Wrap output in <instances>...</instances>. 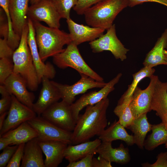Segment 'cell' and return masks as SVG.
<instances>
[{"mask_svg": "<svg viewBox=\"0 0 167 167\" xmlns=\"http://www.w3.org/2000/svg\"><path fill=\"white\" fill-rule=\"evenodd\" d=\"M109 104L108 97L93 105H89L83 114L79 115L71 135L72 144L89 141L99 136L107 125L106 112Z\"/></svg>", "mask_w": 167, "mask_h": 167, "instance_id": "1", "label": "cell"}, {"mask_svg": "<svg viewBox=\"0 0 167 167\" xmlns=\"http://www.w3.org/2000/svg\"><path fill=\"white\" fill-rule=\"evenodd\" d=\"M33 22L39 54L43 62L62 52L64 46L72 42L70 34L59 28L46 27L39 22Z\"/></svg>", "mask_w": 167, "mask_h": 167, "instance_id": "2", "label": "cell"}, {"mask_svg": "<svg viewBox=\"0 0 167 167\" xmlns=\"http://www.w3.org/2000/svg\"><path fill=\"white\" fill-rule=\"evenodd\" d=\"M28 27L27 24L23 29L18 48L14 51L12 60L13 73L19 74L30 90L36 91L39 83L37 71L27 42Z\"/></svg>", "mask_w": 167, "mask_h": 167, "instance_id": "3", "label": "cell"}, {"mask_svg": "<svg viewBox=\"0 0 167 167\" xmlns=\"http://www.w3.org/2000/svg\"><path fill=\"white\" fill-rule=\"evenodd\" d=\"M127 6L128 0H103L86 11L85 22L91 27L107 30L113 24L117 15Z\"/></svg>", "mask_w": 167, "mask_h": 167, "instance_id": "4", "label": "cell"}, {"mask_svg": "<svg viewBox=\"0 0 167 167\" xmlns=\"http://www.w3.org/2000/svg\"><path fill=\"white\" fill-rule=\"evenodd\" d=\"M54 63L61 69L71 67L79 74H84L95 80L104 82V79L86 63L81 55L77 45L71 42L61 52L53 57Z\"/></svg>", "mask_w": 167, "mask_h": 167, "instance_id": "5", "label": "cell"}, {"mask_svg": "<svg viewBox=\"0 0 167 167\" xmlns=\"http://www.w3.org/2000/svg\"><path fill=\"white\" fill-rule=\"evenodd\" d=\"M106 30L105 34L89 42L92 52L98 53L108 51L111 53L115 59L122 61L126 60L129 49L125 47L118 38L115 25L113 24Z\"/></svg>", "mask_w": 167, "mask_h": 167, "instance_id": "6", "label": "cell"}, {"mask_svg": "<svg viewBox=\"0 0 167 167\" xmlns=\"http://www.w3.org/2000/svg\"><path fill=\"white\" fill-rule=\"evenodd\" d=\"M36 131L39 140H57L72 144V132L68 131L57 126L37 116L27 121Z\"/></svg>", "mask_w": 167, "mask_h": 167, "instance_id": "7", "label": "cell"}, {"mask_svg": "<svg viewBox=\"0 0 167 167\" xmlns=\"http://www.w3.org/2000/svg\"><path fill=\"white\" fill-rule=\"evenodd\" d=\"M80 79L74 84L69 85L63 84L52 81L58 89L62 100L71 105L75 100V97L84 93L88 90L94 88H102L107 83L96 81L83 74H80Z\"/></svg>", "mask_w": 167, "mask_h": 167, "instance_id": "8", "label": "cell"}, {"mask_svg": "<svg viewBox=\"0 0 167 167\" xmlns=\"http://www.w3.org/2000/svg\"><path fill=\"white\" fill-rule=\"evenodd\" d=\"M40 116L57 126L68 131L72 132L76 125L71 105L62 100L51 105Z\"/></svg>", "mask_w": 167, "mask_h": 167, "instance_id": "9", "label": "cell"}, {"mask_svg": "<svg viewBox=\"0 0 167 167\" xmlns=\"http://www.w3.org/2000/svg\"><path fill=\"white\" fill-rule=\"evenodd\" d=\"M122 75L121 73L118 74L100 90L84 94L71 105L72 116L76 124L79 118L80 111L88 105H94L107 97L109 94L114 89V86L118 82Z\"/></svg>", "mask_w": 167, "mask_h": 167, "instance_id": "10", "label": "cell"}, {"mask_svg": "<svg viewBox=\"0 0 167 167\" xmlns=\"http://www.w3.org/2000/svg\"><path fill=\"white\" fill-rule=\"evenodd\" d=\"M36 115L32 109L21 103L11 95V105L2 128L0 130V137L22 123L35 118Z\"/></svg>", "mask_w": 167, "mask_h": 167, "instance_id": "11", "label": "cell"}, {"mask_svg": "<svg viewBox=\"0 0 167 167\" xmlns=\"http://www.w3.org/2000/svg\"><path fill=\"white\" fill-rule=\"evenodd\" d=\"M149 78L150 83L147 88L142 90L137 86L132 94L129 107L135 118L151 111V102L155 85L159 78L153 75Z\"/></svg>", "mask_w": 167, "mask_h": 167, "instance_id": "12", "label": "cell"}, {"mask_svg": "<svg viewBox=\"0 0 167 167\" xmlns=\"http://www.w3.org/2000/svg\"><path fill=\"white\" fill-rule=\"evenodd\" d=\"M28 32L27 42L30 49L40 84L42 78L46 77L52 79L55 76L56 71L53 65L49 62L45 63L41 59L36 41L35 31L32 21L28 18Z\"/></svg>", "mask_w": 167, "mask_h": 167, "instance_id": "13", "label": "cell"}, {"mask_svg": "<svg viewBox=\"0 0 167 167\" xmlns=\"http://www.w3.org/2000/svg\"><path fill=\"white\" fill-rule=\"evenodd\" d=\"M27 16L32 21H43L50 27H60L61 18L49 0H41L31 5Z\"/></svg>", "mask_w": 167, "mask_h": 167, "instance_id": "14", "label": "cell"}, {"mask_svg": "<svg viewBox=\"0 0 167 167\" xmlns=\"http://www.w3.org/2000/svg\"><path fill=\"white\" fill-rule=\"evenodd\" d=\"M41 82L42 87L38 99L32 107V109L37 116H40L47 109L61 99L59 92L52 81L44 76Z\"/></svg>", "mask_w": 167, "mask_h": 167, "instance_id": "15", "label": "cell"}, {"mask_svg": "<svg viewBox=\"0 0 167 167\" xmlns=\"http://www.w3.org/2000/svg\"><path fill=\"white\" fill-rule=\"evenodd\" d=\"M8 92L21 103L32 109L35 96L27 89L26 83L19 74L13 73L3 84Z\"/></svg>", "mask_w": 167, "mask_h": 167, "instance_id": "16", "label": "cell"}, {"mask_svg": "<svg viewBox=\"0 0 167 167\" xmlns=\"http://www.w3.org/2000/svg\"><path fill=\"white\" fill-rule=\"evenodd\" d=\"M66 22L72 42L77 45L86 42H90L97 39L104 33V29L77 23L71 18Z\"/></svg>", "mask_w": 167, "mask_h": 167, "instance_id": "17", "label": "cell"}, {"mask_svg": "<svg viewBox=\"0 0 167 167\" xmlns=\"http://www.w3.org/2000/svg\"><path fill=\"white\" fill-rule=\"evenodd\" d=\"M38 141L45 156L44 161L45 167H58L64 158V151L68 144L66 143L57 140H38Z\"/></svg>", "mask_w": 167, "mask_h": 167, "instance_id": "18", "label": "cell"}, {"mask_svg": "<svg viewBox=\"0 0 167 167\" xmlns=\"http://www.w3.org/2000/svg\"><path fill=\"white\" fill-rule=\"evenodd\" d=\"M29 0H9V10L13 30L21 37L25 26L28 24L27 14Z\"/></svg>", "mask_w": 167, "mask_h": 167, "instance_id": "19", "label": "cell"}, {"mask_svg": "<svg viewBox=\"0 0 167 167\" xmlns=\"http://www.w3.org/2000/svg\"><path fill=\"white\" fill-rule=\"evenodd\" d=\"M111 142H102L97 148L96 153L109 162L125 164L130 161L129 150L121 143L117 148H113Z\"/></svg>", "mask_w": 167, "mask_h": 167, "instance_id": "20", "label": "cell"}, {"mask_svg": "<svg viewBox=\"0 0 167 167\" xmlns=\"http://www.w3.org/2000/svg\"><path fill=\"white\" fill-rule=\"evenodd\" d=\"M43 151L37 138L25 143L21 167H45Z\"/></svg>", "mask_w": 167, "mask_h": 167, "instance_id": "21", "label": "cell"}, {"mask_svg": "<svg viewBox=\"0 0 167 167\" xmlns=\"http://www.w3.org/2000/svg\"><path fill=\"white\" fill-rule=\"evenodd\" d=\"M102 141L97 138L73 145L68 144L65 149L64 157L69 162L77 161L96 151Z\"/></svg>", "mask_w": 167, "mask_h": 167, "instance_id": "22", "label": "cell"}, {"mask_svg": "<svg viewBox=\"0 0 167 167\" xmlns=\"http://www.w3.org/2000/svg\"><path fill=\"white\" fill-rule=\"evenodd\" d=\"M167 46V28L159 38L152 49L147 54L143 62L144 66L151 68L160 65H167L164 51Z\"/></svg>", "mask_w": 167, "mask_h": 167, "instance_id": "23", "label": "cell"}, {"mask_svg": "<svg viewBox=\"0 0 167 167\" xmlns=\"http://www.w3.org/2000/svg\"><path fill=\"white\" fill-rule=\"evenodd\" d=\"M1 136L9 138L11 142V145H19L37 138L38 133L28 122H25Z\"/></svg>", "mask_w": 167, "mask_h": 167, "instance_id": "24", "label": "cell"}, {"mask_svg": "<svg viewBox=\"0 0 167 167\" xmlns=\"http://www.w3.org/2000/svg\"><path fill=\"white\" fill-rule=\"evenodd\" d=\"M125 127L118 121L115 120L108 128L99 136L102 142H111L120 140L131 146L135 144L133 135L128 134Z\"/></svg>", "mask_w": 167, "mask_h": 167, "instance_id": "25", "label": "cell"}, {"mask_svg": "<svg viewBox=\"0 0 167 167\" xmlns=\"http://www.w3.org/2000/svg\"><path fill=\"white\" fill-rule=\"evenodd\" d=\"M150 109L156 111L160 118L167 114V82L158 78L156 83L151 102Z\"/></svg>", "mask_w": 167, "mask_h": 167, "instance_id": "26", "label": "cell"}, {"mask_svg": "<svg viewBox=\"0 0 167 167\" xmlns=\"http://www.w3.org/2000/svg\"><path fill=\"white\" fill-rule=\"evenodd\" d=\"M152 126L148 120L147 113H144L135 118L127 128L134 133L135 144L140 149L143 148L145 138L147 133L151 130Z\"/></svg>", "mask_w": 167, "mask_h": 167, "instance_id": "27", "label": "cell"}, {"mask_svg": "<svg viewBox=\"0 0 167 167\" xmlns=\"http://www.w3.org/2000/svg\"><path fill=\"white\" fill-rule=\"evenodd\" d=\"M151 130L152 133L144 143V147L149 151L167 142V128L163 122L152 125Z\"/></svg>", "mask_w": 167, "mask_h": 167, "instance_id": "28", "label": "cell"}, {"mask_svg": "<svg viewBox=\"0 0 167 167\" xmlns=\"http://www.w3.org/2000/svg\"><path fill=\"white\" fill-rule=\"evenodd\" d=\"M131 98L132 96L122 97L113 110L114 113L119 118V122L126 128L132 124L135 119L129 107Z\"/></svg>", "mask_w": 167, "mask_h": 167, "instance_id": "29", "label": "cell"}, {"mask_svg": "<svg viewBox=\"0 0 167 167\" xmlns=\"http://www.w3.org/2000/svg\"><path fill=\"white\" fill-rule=\"evenodd\" d=\"M9 0H0V6L5 13L9 28L8 43L9 46L15 51L18 47L21 37L14 32L9 10Z\"/></svg>", "mask_w": 167, "mask_h": 167, "instance_id": "30", "label": "cell"}, {"mask_svg": "<svg viewBox=\"0 0 167 167\" xmlns=\"http://www.w3.org/2000/svg\"><path fill=\"white\" fill-rule=\"evenodd\" d=\"M155 70L153 68L144 66L137 72L132 75L133 80L131 84L128 86L125 93L122 96L123 97H130L132 96L133 93L138 86L139 83L146 77H150L153 75Z\"/></svg>", "mask_w": 167, "mask_h": 167, "instance_id": "31", "label": "cell"}, {"mask_svg": "<svg viewBox=\"0 0 167 167\" xmlns=\"http://www.w3.org/2000/svg\"><path fill=\"white\" fill-rule=\"evenodd\" d=\"M61 18L70 17V11L76 5L78 0H49Z\"/></svg>", "mask_w": 167, "mask_h": 167, "instance_id": "32", "label": "cell"}, {"mask_svg": "<svg viewBox=\"0 0 167 167\" xmlns=\"http://www.w3.org/2000/svg\"><path fill=\"white\" fill-rule=\"evenodd\" d=\"M14 64L12 60L7 58L0 59V84L3 85L5 81L13 73Z\"/></svg>", "mask_w": 167, "mask_h": 167, "instance_id": "33", "label": "cell"}, {"mask_svg": "<svg viewBox=\"0 0 167 167\" xmlns=\"http://www.w3.org/2000/svg\"><path fill=\"white\" fill-rule=\"evenodd\" d=\"M25 143H22L18 145L6 167H19L24 154V147Z\"/></svg>", "mask_w": 167, "mask_h": 167, "instance_id": "34", "label": "cell"}, {"mask_svg": "<svg viewBox=\"0 0 167 167\" xmlns=\"http://www.w3.org/2000/svg\"><path fill=\"white\" fill-rule=\"evenodd\" d=\"M18 145H9L3 150L0 154V167H6Z\"/></svg>", "mask_w": 167, "mask_h": 167, "instance_id": "35", "label": "cell"}, {"mask_svg": "<svg viewBox=\"0 0 167 167\" xmlns=\"http://www.w3.org/2000/svg\"><path fill=\"white\" fill-rule=\"evenodd\" d=\"M103 0H78L77 3L73 8L79 15H84L88 8Z\"/></svg>", "mask_w": 167, "mask_h": 167, "instance_id": "36", "label": "cell"}, {"mask_svg": "<svg viewBox=\"0 0 167 167\" xmlns=\"http://www.w3.org/2000/svg\"><path fill=\"white\" fill-rule=\"evenodd\" d=\"M14 51L9 46L8 39H0V58H7L12 60Z\"/></svg>", "mask_w": 167, "mask_h": 167, "instance_id": "37", "label": "cell"}, {"mask_svg": "<svg viewBox=\"0 0 167 167\" xmlns=\"http://www.w3.org/2000/svg\"><path fill=\"white\" fill-rule=\"evenodd\" d=\"M95 154L92 153L77 161L70 162L66 167H92V159Z\"/></svg>", "mask_w": 167, "mask_h": 167, "instance_id": "38", "label": "cell"}, {"mask_svg": "<svg viewBox=\"0 0 167 167\" xmlns=\"http://www.w3.org/2000/svg\"><path fill=\"white\" fill-rule=\"evenodd\" d=\"M141 165L143 167H167V152L159 154L156 161L154 163L147 162L142 164Z\"/></svg>", "mask_w": 167, "mask_h": 167, "instance_id": "39", "label": "cell"}, {"mask_svg": "<svg viewBox=\"0 0 167 167\" xmlns=\"http://www.w3.org/2000/svg\"><path fill=\"white\" fill-rule=\"evenodd\" d=\"M11 102V95L2 96L0 100V114L9 110Z\"/></svg>", "mask_w": 167, "mask_h": 167, "instance_id": "40", "label": "cell"}, {"mask_svg": "<svg viewBox=\"0 0 167 167\" xmlns=\"http://www.w3.org/2000/svg\"><path fill=\"white\" fill-rule=\"evenodd\" d=\"M111 162L99 155L97 158L92 159V167H112Z\"/></svg>", "mask_w": 167, "mask_h": 167, "instance_id": "41", "label": "cell"}, {"mask_svg": "<svg viewBox=\"0 0 167 167\" xmlns=\"http://www.w3.org/2000/svg\"><path fill=\"white\" fill-rule=\"evenodd\" d=\"M129 6L133 7L145 2H157L167 7V0H128Z\"/></svg>", "mask_w": 167, "mask_h": 167, "instance_id": "42", "label": "cell"}, {"mask_svg": "<svg viewBox=\"0 0 167 167\" xmlns=\"http://www.w3.org/2000/svg\"><path fill=\"white\" fill-rule=\"evenodd\" d=\"M11 142L8 138L1 136L0 137V150H3L9 145H11Z\"/></svg>", "mask_w": 167, "mask_h": 167, "instance_id": "43", "label": "cell"}, {"mask_svg": "<svg viewBox=\"0 0 167 167\" xmlns=\"http://www.w3.org/2000/svg\"><path fill=\"white\" fill-rule=\"evenodd\" d=\"M8 111L5 112L0 114V130L2 128L4 123L6 119V117L7 115Z\"/></svg>", "mask_w": 167, "mask_h": 167, "instance_id": "44", "label": "cell"}, {"mask_svg": "<svg viewBox=\"0 0 167 167\" xmlns=\"http://www.w3.org/2000/svg\"><path fill=\"white\" fill-rule=\"evenodd\" d=\"M163 122L167 128V114L160 117Z\"/></svg>", "mask_w": 167, "mask_h": 167, "instance_id": "45", "label": "cell"}, {"mask_svg": "<svg viewBox=\"0 0 167 167\" xmlns=\"http://www.w3.org/2000/svg\"><path fill=\"white\" fill-rule=\"evenodd\" d=\"M165 58L167 63V46L164 51Z\"/></svg>", "mask_w": 167, "mask_h": 167, "instance_id": "46", "label": "cell"}, {"mask_svg": "<svg viewBox=\"0 0 167 167\" xmlns=\"http://www.w3.org/2000/svg\"><path fill=\"white\" fill-rule=\"evenodd\" d=\"M41 0H29V1L31 5L35 4Z\"/></svg>", "mask_w": 167, "mask_h": 167, "instance_id": "47", "label": "cell"}, {"mask_svg": "<svg viewBox=\"0 0 167 167\" xmlns=\"http://www.w3.org/2000/svg\"><path fill=\"white\" fill-rule=\"evenodd\" d=\"M165 148L167 149V142L165 144Z\"/></svg>", "mask_w": 167, "mask_h": 167, "instance_id": "48", "label": "cell"}]
</instances>
